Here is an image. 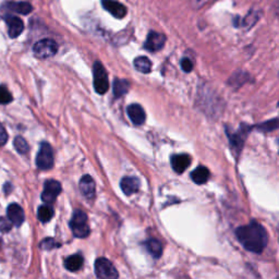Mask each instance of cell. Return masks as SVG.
<instances>
[{
  "instance_id": "6da1fadb",
  "label": "cell",
  "mask_w": 279,
  "mask_h": 279,
  "mask_svg": "<svg viewBox=\"0 0 279 279\" xmlns=\"http://www.w3.org/2000/svg\"><path fill=\"white\" fill-rule=\"evenodd\" d=\"M236 236L245 250L256 254L263 252L269 243V236L265 228L255 220L239 227L236 230Z\"/></svg>"
},
{
  "instance_id": "7a4b0ae2",
  "label": "cell",
  "mask_w": 279,
  "mask_h": 279,
  "mask_svg": "<svg viewBox=\"0 0 279 279\" xmlns=\"http://www.w3.org/2000/svg\"><path fill=\"white\" fill-rule=\"evenodd\" d=\"M251 129H252V127L247 125H241L238 130H231L229 127H226V135L229 139L230 146L236 156L241 153L245 139H247Z\"/></svg>"
},
{
  "instance_id": "3957f363",
  "label": "cell",
  "mask_w": 279,
  "mask_h": 279,
  "mask_svg": "<svg viewBox=\"0 0 279 279\" xmlns=\"http://www.w3.org/2000/svg\"><path fill=\"white\" fill-rule=\"evenodd\" d=\"M70 228L72 233L76 238H86L91 232L87 224V215L80 209H76L70 220Z\"/></svg>"
},
{
  "instance_id": "277c9868",
  "label": "cell",
  "mask_w": 279,
  "mask_h": 279,
  "mask_svg": "<svg viewBox=\"0 0 279 279\" xmlns=\"http://www.w3.org/2000/svg\"><path fill=\"white\" fill-rule=\"evenodd\" d=\"M33 52L37 58L40 59H48L52 58L58 52V45L54 40L50 38H44L42 41H38L34 47Z\"/></svg>"
},
{
  "instance_id": "5b68a950",
  "label": "cell",
  "mask_w": 279,
  "mask_h": 279,
  "mask_svg": "<svg viewBox=\"0 0 279 279\" xmlns=\"http://www.w3.org/2000/svg\"><path fill=\"white\" fill-rule=\"evenodd\" d=\"M93 76H94V87L98 94H105L109 88L108 75L104 66L96 61L93 67Z\"/></svg>"
},
{
  "instance_id": "8992f818",
  "label": "cell",
  "mask_w": 279,
  "mask_h": 279,
  "mask_svg": "<svg viewBox=\"0 0 279 279\" xmlns=\"http://www.w3.org/2000/svg\"><path fill=\"white\" fill-rule=\"evenodd\" d=\"M95 274L102 279H116L119 276L114 264L105 258L97 259L95 262Z\"/></svg>"
},
{
  "instance_id": "52a82bcc",
  "label": "cell",
  "mask_w": 279,
  "mask_h": 279,
  "mask_svg": "<svg viewBox=\"0 0 279 279\" xmlns=\"http://www.w3.org/2000/svg\"><path fill=\"white\" fill-rule=\"evenodd\" d=\"M54 165V153L52 146L46 142L41 144L40 152L36 157V166L42 170L50 169Z\"/></svg>"
},
{
  "instance_id": "ba28073f",
  "label": "cell",
  "mask_w": 279,
  "mask_h": 279,
  "mask_svg": "<svg viewBox=\"0 0 279 279\" xmlns=\"http://www.w3.org/2000/svg\"><path fill=\"white\" fill-rule=\"evenodd\" d=\"M61 192V185L56 180H48L45 182L44 191L42 193V201L45 204L52 205Z\"/></svg>"
},
{
  "instance_id": "9c48e42d",
  "label": "cell",
  "mask_w": 279,
  "mask_h": 279,
  "mask_svg": "<svg viewBox=\"0 0 279 279\" xmlns=\"http://www.w3.org/2000/svg\"><path fill=\"white\" fill-rule=\"evenodd\" d=\"M166 43V36L161 33H157V32H150L147 38L146 42L144 44L145 49L149 50V52H158L161 48L165 46Z\"/></svg>"
},
{
  "instance_id": "30bf717a",
  "label": "cell",
  "mask_w": 279,
  "mask_h": 279,
  "mask_svg": "<svg viewBox=\"0 0 279 279\" xmlns=\"http://www.w3.org/2000/svg\"><path fill=\"white\" fill-rule=\"evenodd\" d=\"M102 4L106 11H108L111 15H114L117 19L125 18L127 14V8L125 5L118 1H115V0H102Z\"/></svg>"
},
{
  "instance_id": "8fae6325",
  "label": "cell",
  "mask_w": 279,
  "mask_h": 279,
  "mask_svg": "<svg viewBox=\"0 0 279 279\" xmlns=\"http://www.w3.org/2000/svg\"><path fill=\"white\" fill-rule=\"evenodd\" d=\"M7 216L10 221L12 222L15 227H20L24 222V218H25L24 210L22 209L21 206L16 203L9 205V208L7 209Z\"/></svg>"
},
{
  "instance_id": "7c38bea8",
  "label": "cell",
  "mask_w": 279,
  "mask_h": 279,
  "mask_svg": "<svg viewBox=\"0 0 279 279\" xmlns=\"http://www.w3.org/2000/svg\"><path fill=\"white\" fill-rule=\"evenodd\" d=\"M262 16V12L259 10H250L248 14L244 16V18L240 21L237 22V23H234V25L238 26V27H242L243 30L245 31H249L252 29V27L258 23L259 20L261 19Z\"/></svg>"
},
{
  "instance_id": "4fadbf2b",
  "label": "cell",
  "mask_w": 279,
  "mask_h": 279,
  "mask_svg": "<svg viewBox=\"0 0 279 279\" xmlns=\"http://www.w3.org/2000/svg\"><path fill=\"white\" fill-rule=\"evenodd\" d=\"M191 165V157L188 154H178L171 157V166L177 174H182Z\"/></svg>"
},
{
  "instance_id": "5bb4252c",
  "label": "cell",
  "mask_w": 279,
  "mask_h": 279,
  "mask_svg": "<svg viewBox=\"0 0 279 279\" xmlns=\"http://www.w3.org/2000/svg\"><path fill=\"white\" fill-rule=\"evenodd\" d=\"M127 113L131 121L136 126H141L145 122L146 119V115H145L144 109L139 104H132L127 108Z\"/></svg>"
},
{
  "instance_id": "9a60e30c",
  "label": "cell",
  "mask_w": 279,
  "mask_h": 279,
  "mask_svg": "<svg viewBox=\"0 0 279 279\" xmlns=\"http://www.w3.org/2000/svg\"><path fill=\"white\" fill-rule=\"evenodd\" d=\"M79 187H80L81 193L84 195L86 199H88V200L94 199L96 187H95V182L91 176H88V175L83 176L80 180Z\"/></svg>"
},
{
  "instance_id": "2e32d148",
  "label": "cell",
  "mask_w": 279,
  "mask_h": 279,
  "mask_svg": "<svg viewBox=\"0 0 279 279\" xmlns=\"http://www.w3.org/2000/svg\"><path fill=\"white\" fill-rule=\"evenodd\" d=\"M7 24H8V31H9V36L11 38H16L21 35V33L24 30V24L18 16H9L7 19Z\"/></svg>"
},
{
  "instance_id": "e0dca14e",
  "label": "cell",
  "mask_w": 279,
  "mask_h": 279,
  "mask_svg": "<svg viewBox=\"0 0 279 279\" xmlns=\"http://www.w3.org/2000/svg\"><path fill=\"white\" fill-rule=\"evenodd\" d=\"M120 188L126 195H132L140 190V180L136 177H125L120 182Z\"/></svg>"
},
{
  "instance_id": "ac0fdd59",
  "label": "cell",
  "mask_w": 279,
  "mask_h": 279,
  "mask_svg": "<svg viewBox=\"0 0 279 279\" xmlns=\"http://www.w3.org/2000/svg\"><path fill=\"white\" fill-rule=\"evenodd\" d=\"M191 179L197 185H203L209 179V170L204 166H199L191 172Z\"/></svg>"
},
{
  "instance_id": "d6986e66",
  "label": "cell",
  "mask_w": 279,
  "mask_h": 279,
  "mask_svg": "<svg viewBox=\"0 0 279 279\" xmlns=\"http://www.w3.org/2000/svg\"><path fill=\"white\" fill-rule=\"evenodd\" d=\"M145 247H146L147 251L150 253V255L155 259H158L163 254V245H161L160 241L156 239H149L145 242Z\"/></svg>"
},
{
  "instance_id": "ffe728a7",
  "label": "cell",
  "mask_w": 279,
  "mask_h": 279,
  "mask_svg": "<svg viewBox=\"0 0 279 279\" xmlns=\"http://www.w3.org/2000/svg\"><path fill=\"white\" fill-rule=\"evenodd\" d=\"M83 265V258L80 254L71 255L65 261L66 269L69 272H76L79 271Z\"/></svg>"
},
{
  "instance_id": "44dd1931",
  "label": "cell",
  "mask_w": 279,
  "mask_h": 279,
  "mask_svg": "<svg viewBox=\"0 0 279 279\" xmlns=\"http://www.w3.org/2000/svg\"><path fill=\"white\" fill-rule=\"evenodd\" d=\"M130 87V83L127 80L116 79L114 81V94L116 97H122L125 94L128 93Z\"/></svg>"
},
{
  "instance_id": "7402d4cb",
  "label": "cell",
  "mask_w": 279,
  "mask_h": 279,
  "mask_svg": "<svg viewBox=\"0 0 279 279\" xmlns=\"http://www.w3.org/2000/svg\"><path fill=\"white\" fill-rule=\"evenodd\" d=\"M135 67L141 73H149L150 70H152V63H150V60L147 57L141 56V57L136 58Z\"/></svg>"
},
{
  "instance_id": "603a6c76",
  "label": "cell",
  "mask_w": 279,
  "mask_h": 279,
  "mask_svg": "<svg viewBox=\"0 0 279 279\" xmlns=\"http://www.w3.org/2000/svg\"><path fill=\"white\" fill-rule=\"evenodd\" d=\"M54 216V209L50 204H45L42 205L40 209H38L37 217L42 222H48L50 219L53 218Z\"/></svg>"
},
{
  "instance_id": "cb8c5ba5",
  "label": "cell",
  "mask_w": 279,
  "mask_h": 279,
  "mask_svg": "<svg viewBox=\"0 0 279 279\" xmlns=\"http://www.w3.org/2000/svg\"><path fill=\"white\" fill-rule=\"evenodd\" d=\"M256 129L261 132H272L279 129V118H274L271 120H267L265 122H262V124L255 126Z\"/></svg>"
},
{
  "instance_id": "d4e9b609",
  "label": "cell",
  "mask_w": 279,
  "mask_h": 279,
  "mask_svg": "<svg viewBox=\"0 0 279 279\" xmlns=\"http://www.w3.org/2000/svg\"><path fill=\"white\" fill-rule=\"evenodd\" d=\"M250 79V76L248 73H245V72H237V73H234L229 80V84L232 85L234 88H238L239 86H241L243 84H245Z\"/></svg>"
},
{
  "instance_id": "484cf974",
  "label": "cell",
  "mask_w": 279,
  "mask_h": 279,
  "mask_svg": "<svg viewBox=\"0 0 279 279\" xmlns=\"http://www.w3.org/2000/svg\"><path fill=\"white\" fill-rule=\"evenodd\" d=\"M9 8L20 14H29L33 11L32 4L29 2H13L9 5Z\"/></svg>"
},
{
  "instance_id": "4316f807",
  "label": "cell",
  "mask_w": 279,
  "mask_h": 279,
  "mask_svg": "<svg viewBox=\"0 0 279 279\" xmlns=\"http://www.w3.org/2000/svg\"><path fill=\"white\" fill-rule=\"evenodd\" d=\"M14 147L15 149L18 150L20 154H26L29 152V144L25 141L23 138L21 137H16L14 140Z\"/></svg>"
},
{
  "instance_id": "83f0119b",
  "label": "cell",
  "mask_w": 279,
  "mask_h": 279,
  "mask_svg": "<svg viewBox=\"0 0 279 279\" xmlns=\"http://www.w3.org/2000/svg\"><path fill=\"white\" fill-rule=\"evenodd\" d=\"M11 102H12V95L8 91L7 87L0 85V104L4 105Z\"/></svg>"
},
{
  "instance_id": "f1b7e54d",
  "label": "cell",
  "mask_w": 279,
  "mask_h": 279,
  "mask_svg": "<svg viewBox=\"0 0 279 279\" xmlns=\"http://www.w3.org/2000/svg\"><path fill=\"white\" fill-rule=\"evenodd\" d=\"M40 247L43 250H53L55 248L59 247V243L56 242V240H54L53 238H47L45 240L40 243Z\"/></svg>"
},
{
  "instance_id": "f546056e",
  "label": "cell",
  "mask_w": 279,
  "mask_h": 279,
  "mask_svg": "<svg viewBox=\"0 0 279 279\" xmlns=\"http://www.w3.org/2000/svg\"><path fill=\"white\" fill-rule=\"evenodd\" d=\"M13 224L10 221V219L4 218V217H0V231L1 232H8L11 229V226Z\"/></svg>"
},
{
  "instance_id": "4dcf8cb0",
  "label": "cell",
  "mask_w": 279,
  "mask_h": 279,
  "mask_svg": "<svg viewBox=\"0 0 279 279\" xmlns=\"http://www.w3.org/2000/svg\"><path fill=\"white\" fill-rule=\"evenodd\" d=\"M181 68L182 70L189 73V72H191L193 70V64L192 61L190 60L189 58H183L181 60Z\"/></svg>"
},
{
  "instance_id": "1f68e13d",
  "label": "cell",
  "mask_w": 279,
  "mask_h": 279,
  "mask_svg": "<svg viewBox=\"0 0 279 279\" xmlns=\"http://www.w3.org/2000/svg\"><path fill=\"white\" fill-rule=\"evenodd\" d=\"M8 141V133L5 131V129L3 128V126L0 122V147L3 146V145L7 143Z\"/></svg>"
},
{
  "instance_id": "d6a6232c",
  "label": "cell",
  "mask_w": 279,
  "mask_h": 279,
  "mask_svg": "<svg viewBox=\"0 0 279 279\" xmlns=\"http://www.w3.org/2000/svg\"><path fill=\"white\" fill-rule=\"evenodd\" d=\"M189 1L193 9H200V8L204 7V5L208 3L209 0H189Z\"/></svg>"
},
{
  "instance_id": "836d02e7",
  "label": "cell",
  "mask_w": 279,
  "mask_h": 279,
  "mask_svg": "<svg viewBox=\"0 0 279 279\" xmlns=\"http://www.w3.org/2000/svg\"><path fill=\"white\" fill-rule=\"evenodd\" d=\"M278 107H279V102H278Z\"/></svg>"
},
{
  "instance_id": "e575fe53",
  "label": "cell",
  "mask_w": 279,
  "mask_h": 279,
  "mask_svg": "<svg viewBox=\"0 0 279 279\" xmlns=\"http://www.w3.org/2000/svg\"><path fill=\"white\" fill-rule=\"evenodd\" d=\"M278 75H279V73H278Z\"/></svg>"
}]
</instances>
